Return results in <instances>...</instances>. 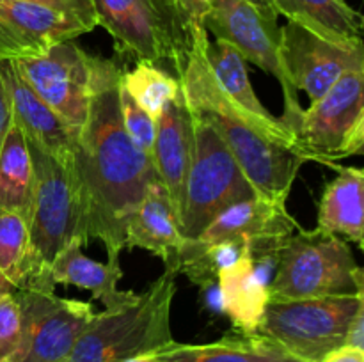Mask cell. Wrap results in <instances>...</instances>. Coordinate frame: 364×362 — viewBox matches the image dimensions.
I'll list each match as a JSON object with an SVG mask.
<instances>
[{"mask_svg": "<svg viewBox=\"0 0 364 362\" xmlns=\"http://www.w3.org/2000/svg\"><path fill=\"white\" fill-rule=\"evenodd\" d=\"M119 64L92 55L87 119L75 141V169L87 204L89 240H100L109 259H119L127 226L146 188L156 180L151 156L132 142L119 112Z\"/></svg>", "mask_w": 364, "mask_h": 362, "instance_id": "1", "label": "cell"}, {"mask_svg": "<svg viewBox=\"0 0 364 362\" xmlns=\"http://www.w3.org/2000/svg\"><path fill=\"white\" fill-rule=\"evenodd\" d=\"M206 41V31L192 34V50L178 71L191 112L217 131L256 194L287 202L299 169L308 160L281 117L265 121L226 96L205 59Z\"/></svg>", "mask_w": 364, "mask_h": 362, "instance_id": "2", "label": "cell"}, {"mask_svg": "<svg viewBox=\"0 0 364 362\" xmlns=\"http://www.w3.org/2000/svg\"><path fill=\"white\" fill-rule=\"evenodd\" d=\"M174 270H166L127 304L96 312L68 362H123L169 344L171 305L176 295Z\"/></svg>", "mask_w": 364, "mask_h": 362, "instance_id": "3", "label": "cell"}, {"mask_svg": "<svg viewBox=\"0 0 364 362\" xmlns=\"http://www.w3.org/2000/svg\"><path fill=\"white\" fill-rule=\"evenodd\" d=\"M270 300L352 297L364 293L363 268L347 240L336 234L299 229L274 256Z\"/></svg>", "mask_w": 364, "mask_h": 362, "instance_id": "4", "label": "cell"}, {"mask_svg": "<svg viewBox=\"0 0 364 362\" xmlns=\"http://www.w3.org/2000/svg\"><path fill=\"white\" fill-rule=\"evenodd\" d=\"M27 141V138H25ZM34 169V202L28 222L32 243L46 265L70 243H89L87 204L75 162H60L27 141Z\"/></svg>", "mask_w": 364, "mask_h": 362, "instance_id": "5", "label": "cell"}, {"mask_svg": "<svg viewBox=\"0 0 364 362\" xmlns=\"http://www.w3.org/2000/svg\"><path fill=\"white\" fill-rule=\"evenodd\" d=\"M364 307V293L352 297L270 300L258 334L290 357L320 362L347 343L352 319Z\"/></svg>", "mask_w": 364, "mask_h": 362, "instance_id": "6", "label": "cell"}, {"mask_svg": "<svg viewBox=\"0 0 364 362\" xmlns=\"http://www.w3.org/2000/svg\"><path fill=\"white\" fill-rule=\"evenodd\" d=\"M194 117V151L185 181L178 227L183 240H194L223 209L256 195L237 160L217 131Z\"/></svg>", "mask_w": 364, "mask_h": 362, "instance_id": "7", "label": "cell"}, {"mask_svg": "<svg viewBox=\"0 0 364 362\" xmlns=\"http://www.w3.org/2000/svg\"><path fill=\"white\" fill-rule=\"evenodd\" d=\"M98 27L114 39L121 55L180 71L192 50V34L171 0H92Z\"/></svg>", "mask_w": 364, "mask_h": 362, "instance_id": "8", "label": "cell"}, {"mask_svg": "<svg viewBox=\"0 0 364 362\" xmlns=\"http://www.w3.org/2000/svg\"><path fill=\"white\" fill-rule=\"evenodd\" d=\"M294 137L308 162L336 170L338 160L359 155L364 148V67L345 71L302 110Z\"/></svg>", "mask_w": 364, "mask_h": 362, "instance_id": "9", "label": "cell"}, {"mask_svg": "<svg viewBox=\"0 0 364 362\" xmlns=\"http://www.w3.org/2000/svg\"><path fill=\"white\" fill-rule=\"evenodd\" d=\"M20 343L11 362H68L95 318L89 302L57 297L55 290H18Z\"/></svg>", "mask_w": 364, "mask_h": 362, "instance_id": "10", "label": "cell"}, {"mask_svg": "<svg viewBox=\"0 0 364 362\" xmlns=\"http://www.w3.org/2000/svg\"><path fill=\"white\" fill-rule=\"evenodd\" d=\"M205 31L215 39L233 46L245 62H252L279 80L284 94V114L281 119L294 133L302 116L297 91L290 87L281 64V27L277 20L265 16L245 0H213L205 18Z\"/></svg>", "mask_w": 364, "mask_h": 362, "instance_id": "11", "label": "cell"}, {"mask_svg": "<svg viewBox=\"0 0 364 362\" xmlns=\"http://www.w3.org/2000/svg\"><path fill=\"white\" fill-rule=\"evenodd\" d=\"M28 87L59 116L77 141L92 87V55L66 39L34 57L13 60Z\"/></svg>", "mask_w": 364, "mask_h": 362, "instance_id": "12", "label": "cell"}, {"mask_svg": "<svg viewBox=\"0 0 364 362\" xmlns=\"http://www.w3.org/2000/svg\"><path fill=\"white\" fill-rule=\"evenodd\" d=\"M279 53L290 87L304 91L311 102L326 94L345 71L364 67L363 39L336 41L295 21L281 27Z\"/></svg>", "mask_w": 364, "mask_h": 362, "instance_id": "13", "label": "cell"}, {"mask_svg": "<svg viewBox=\"0 0 364 362\" xmlns=\"http://www.w3.org/2000/svg\"><path fill=\"white\" fill-rule=\"evenodd\" d=\"M299 229L301 226L288 213L287 202L256 194L223 209L194 240L199 243L245 241L252 258L259 261L274 258L287 238Z\"/></svg>", "mask_w": 364, "mask_h": 362, "instance_id": "14", "label": "cell"}, {"mask_svg": "<svg viewBox=\"0 0 364 362\" xmlns=\"http://www.w3.org/2000/svg\"><path fill=\"white\" fill-rule=\"evenodd\" d=\"M82 34L80 25L46 7L27 0H0V62L39 55L55 43Z\"/></svg>", "mask_w": 364, "mask_h": 362, "instance_id": "15", "label": "cell"}, {"mask_svg": "<svg viewBox=\"0 0 364 362\" xmlns=\"http://www.w3.org/2000/svg\"><path fill=\"white\" fill-rule=\"evenodd\" d=\"M194 151V117L183 91L164 106L156 119V137L151 160L156 177L169 194L174 213H180L185 181Z\"/></svg>", "mask_w": 364, "mask_h": 362, "instance_id": "16", "label": "cell"}, {"mask_svg": "<svg viewBox=\"0 0 364 362\" xmlns=\"http://www.w3.org/2000/svg\"><path fill=\"white\" fill-rule=\"evenodd\" d=\"M0 77L9 96L13 123L23 137L60 162H75V137L59 116L28 87L13 60L0 62Z\"/></svg>", "mask_w": 364, "mask_h": 362, "instance_id": "17", "label": "cell"}, {"mask_svg": "<svg viewBox=\"0 0 364 362\" xmlns=\"http://www.w3.org/2000/svg\"><path fill=\"white\" fill-rule=\"evenodd\" d=\"M181 241L183 238L169 194L156 177L148 185L128 222L124 248H144L162 259L167 266L166 270L178 272Z\"/></svg>", "mask_w": 364, "mask_h": 362, "instance_id": "18", "label": "cell"}, {"mask_svg": "<svg viewBox=\"0 0 364 362\" xmlns=\"http://www.w3.org/2000/svg\"><path fill=\"white\" fill-rule=\"evenodd\" d=\"M217 287L220 309L231 319L233 329L244 334L258 332L270 302V291L269 280L255 258L245 256L223 270L217 277Z\"/></svg>", "mask_w": 364, "mask_h": 362, "instance_id": "19", "label": "cell"}, {"mask_svg": "<svg viewBox=\"0 0 364 362\" xmlns=\"http://www.w3.org/2000/svg\"><path fill=\"white\" fill-rule=\"evenodd\" d=\"M80 243H70L48 265L53 284L77 286L91 291L92 297L103 302L105 309L119 307L135 297V291H121L117 283L123 277L119 259L96 261L84 254Z\"/></svg>", "mask_w": 364, "mask_h": 362, "instance_id": "20", "label": "cell"}, {"mask_svg": "<svg viewBox=\"0 0 364 362\" xmlns=\"http://www.w3.org/2000/svg\"><path fill=\"white\" fill-rule=\"evenodd\" d=\"M290 355L262 334L235 332L208 344L171 341L153 351V362H281Z\"/></svg>", "mask_w": 364, "mask_h": 362, "instance_id": "21", "label": "cell"}, {"mask_svg": "<svg viewBox=\"0 0 364 362\" xmlns=\"http://www.w3.org/2000/svg\"><path fill=\"white\" fill-rule=\"evenodd\" d=\"M0 272L18 290H55L48 265L32 243L28 222L0 209Z\"/></svg>", "mask_w": 364, "mask_h": 362, "instance_id": "22", "label": "cell"}, {"mask_svg": "<svg viewBox=\"0 0 364 362\" xmlns=\"http://www.w3.org/2000/svg\"><path fill=\"white\" fill-rule=\"evenodd\" d=\"M318 229L343 236L363 248L364 238V170L340 167L338 176L323 188L316 216Z\"/></svg>", "mask_w": 364, "mask_h": 362, "instance_id": "23", "label": "cell"}, {"mask_svg": "<svg viewBox=\"0 0 364 362\" xmlns=\"http://www.w3.org/2000/svg\"><path fill=\"white\" fill-rule=\"evenodd\" d=\"M277 14L336 41H361L363 16L345 0H274Z\"/></svg>", "mask_w": 364, "mask_h": 362, "instance_id": "24", "label": "cell"}, {"mask_svg": "<svg viewBox=\"0 0 364 362\" xmlns=\"http://www.w3.org/2000/svg\"><path fill=\"white\" fill-rule=\"evenodd\" d=\"M34 202V169L27 141L11 124L0 148V209L14 212L31 222Z\"/></svg>", "mask_w": 364, "mask_h": 362, "instance_id": "25", "label": "cell"}, {"mask_svg": "<svg viewBox=\"0 0 364 362\" xmlns=\"http://www.w3.org/2000/svg\"><path fill=\"white\" fill-rule=\"evenodd\" d=\"M205 59L219 87L237 105H240L249 114H255V116L262 117L265 121L279 119L274 114H270L267 106L259 102L255 89H252L251 80H249L244 57L233 46L220 41V39H215V41L208 39L205 45Z\"/></svg>", "mask_w": 364, "mask_h": 362, "instance_id": "26", "label": "cell"}, {"mask_svg": "<svg viewBox=\"0 0 364 362\" xmlns=\"http://www.w3.org/2000/svg\"><path fill=\"white\" fill-rule=\"evenodd\" d=\"M245 256H251V247L245 241L199 243L196 240H183L178 256V273H185L191 283L208 290L217 283L223 270Z\"/></svg>", "mask_w": 364, "mask_h": 362, "instance_id": "27", "label": "cell"}, {"mask_svg": "<svg viewBox=\"0 0 364 362\" xmlns=\"http://www.w3.org/2000/svg\"><path fill=\"white\" fill-rule=\"evenodd\" d=\"M121 87L155 121L162 114L164 106L181 91L176 77L148 60H137L134 70L123 71Z\"/></svg>", "mask_w": 364, "mask_h": 362, "instance_id": "28", "label": "cell"}, {"mask_svg": "<svg viewBox=\"0 0 364 362\" xmlns=\"http://www.w3.org/2000/svg\"><path fill=\"white\" fill-rule=\"evenodd\" d=\"M119 112L123 128L135 146L151 156L156 137V121L146 114L119 85Z\"/></svg>", "mask_w": 364, "mask_h": 362, "instance_id": "29", "label": "cell"}, {"mask_svg": "<svg viewBox=\"0 0 364 362\" xmlns=\"http://www.w3.org/2000/svg\"><path fill=\"white\" fill-rule=\"evenodd\" d=\"M20 343V307L14 295L0 297V362H11Z\"/></svg>", "mask_w": 364, "mask_h": 362, "instance_id": "30", "label": "cell"}, {"mask_svg": "<svg viewBox=\"0 0 364 362\" xmlns=\"http://www.w3.org/2000/svg\"><path fill=\"white\" fill-rule=\"evenodd\" d=\"M27 2L38 4V6L60 14L66 20L80 25L85 32H91L98 27L92 0H27Z\"/></svg>", "mask_w": 364, "mask_h": 362, "instance_id": "31", "label": "cell"}, {"mask_svg": "<svg viewBox=\"0 0 364 362\" xmlns=\"http://www.w3.org/2000/svg\"><path fill=\"white\" fill-rule=\"evenodd\" d=\"M180 16L187 23L191 34L205 28V18L212 9L213 0H171Z\"/></svg>", "mask_w": 364, "mask_h": 362, "instance_id": "32", "label": "cell"}, {"mask_svg": "<svg viewBox=\"0 0 364 362\" xmlns=\"http://www.w3.org/2000/svg\"><path fill=\"white\" fill-rule=\"evenodd\" d=\"M11 124H13V112H11L9 96H7L6 85L0 77V148H2V142L9 131Z\"/></svg>", "mask_w": 364, "mask_h": 362, "instance_id": "33", "label": "cell"}, {"mask_svg": "<svg viewBox=\"0 0 364 362\" xmlns=\"http://www.w3.org/2000/svg\"><path fill=\"white\" fill-rule=\"evenodd\" d=\"M320 362H364V350L343 344V346L336 348L329 355H326Z\"/></svg>", "mask_w": 364, "mask_h": 362, "instance_id": "34", "label": "cell"}, {"mask_svg": "<svg viewBox=\"0 0 364 362\" xmlns=\"http://www.w3.org/2000/svg\"><path fill=\"white\" fill-rule=\"evenodd\" d=\"M345 344L364 350V307L352 319L350 329H348L347 334V343Z\"/></svg>", "mask_w": 364, "mask_h": 362, "instance_id": "35", "label": "cell"}, {"mask_svg": "<svg viewBox=\"0 0 364 362\" xmlns=\"http://www.w3.org/2000/svg\"><path fill=\"white\" fill-rule=\"evenodd\" d=\"M245 2L252 4L256 9L262 11L265 16L272 18V20H277V18H279V14H277L276 11V6H274V0H245Z\"/></svg>", "mask_w": 364, "mask_h": 362, "instance_id": "36", "label": "cell"}, {"mask_svg": "<svg viewBox=\"0 0 364 362\" xmlns=\"http://www.w3.org/2000/svg\"><path fill=\"white\" fill-rule=\"evenodd\" d=\"M16 293V287L6 279L2 272H0V297H6V295H14Z\"/></svg>", "mask_w": 364, "mask_h": 362, "instance_id": "37", "label": "cell"}, {"mask_svg": "<svg viewBox=\"0 0 364 362\" xmlns=\"http://www.w3.org/2000/svg\"><path fill=\"white\" fill-rule=\"evenodd\" d=\"M123 362H153V351H149V353L134 355V357H128V358H124Z\"/></svg>", "mask_w": 364, "mask_h": 362, "instance_id": "38", "label": "cell"}, {"mask_svg": "<svg viewBox=\"0 0 364 362\" xmlns=\"http://www.w3.org/2000/svg\"><path fill=\"white\" fill-rule=\"evenodd\" d=\"M281 362H302V361H299V358H294V357H287L284 361H281Z\"/></svg>", "mask_w": 364, "mask_h": 362, "instance_id": "39", "label": "cell"}]
</instances>
